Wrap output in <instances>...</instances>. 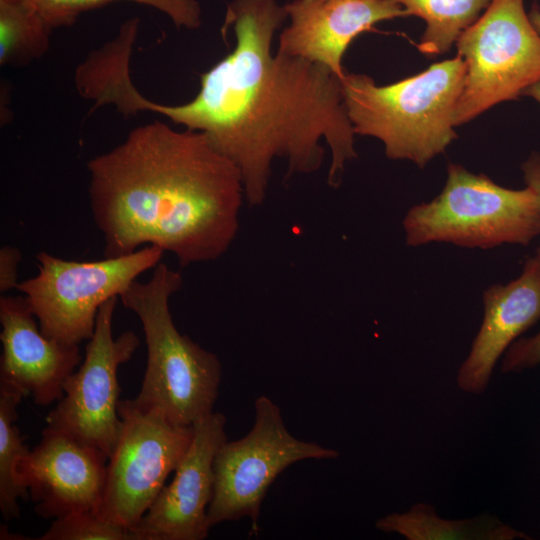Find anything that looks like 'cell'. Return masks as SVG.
<instances>
[{"instance_id": "obj_25", "label": "cell", "mask_w": 540, "mask_h": 540, "mask_svg": "<svg viewBox=\"0 0 540 540\" xmlns=\"http://www.w3.org/2000/svg\"><path fill=\"white\" fill-rule=\"evenodd\" d=\"M528 16L534 28L540 34V6L537 3H533Z\"/></svg>"}, {"instance_id": "obj_3", "label": "cell", "mask_w": 540, "mask_h": 540, "mask_svg": "<svg viewBox=\"0 0 540 540\" xmlns=\"http://www.w3.org/2000/svg\"><path fill=\"white\" fill-rule=\"evenodd\" d=\"M465 73L459 54L388 85L345 72L343 102L355 134L380 140L389 159L425 167L457 138L453 115Z\"/></svg>"}, {"instance_id": "obj_19", "label": "cell", "mask_w": 540, "mask_h": 540, "mask_svg": "<svg viewBox=\"0 0 540 540\" xmlns=\"http://www.w3.org/2000/svg\"><path fill=\"white\" fill-rule=\"evenodd\" d=\"M51 29L20 0H0V64L22 67L44 56Z\"/></svg>"}, {"instance_id": "obj_14", "label": "cell", "mask_w": 540, "mask_h": 540, "mask_svg": "<svg viewBox=\"0 0 540 540\" xmlns=\"http://www.w3.org/2000/svg\"><path fill=\"white\" fill-rule=\"evenodd\" d=\"M284 8L290 23L280 33L278 52L319 64L339 78L345 51L359 34L407 16L392 0H293Z\"/></svg>"}, {"instance_id": "obj_7", "label": "cell", "mask_w": 540, "mask_h": 540, "mask_svg": "<svg viewBox=\"0 0 540 540\" xmlns=\"http://www.w3.org/2000/svg\"><path fill=\"white\" fill-rule=\"evenodd\" d=\"M456 47L466 73L454 110L455 127L523 96L540 80V34L524 0H491L459 36Z\"/></svg>"}, {"instance_id": "obj_16", "label": "cell", "mask_w": 540, "mask_h": 540, "mask_svg": "<svg viewBox=\"0 0 540 540\" xmlns=\"http://www.w3.org/2000/svg\"><path fill=\"white\" fill-rule=\"evenodd\" d=\"M376 528L398 533L408 540H513L529 537L489 516L466 520H446L438 517L431 506L414 505L404 513H391L376 522Z\"/></svg>"}, {"instance_id": "obj_23", "label": "cell", "mask_w": 540, "mask_h": 540, "mask_svg": "<svg viewBox=\"0 0 540 540\" xmlns=\"http://www.w3.org/2000/svg\"><path fill=\"white\" fill-rule=\"evenodd\" d=\"M22 254L17 247L5 245L0 249V292L17 289L18 265Z\"/></svg>"}, {"instance_id": "obj_11", "label": "cell", "mask_w": 540, "mask_h": 540, "mask_svg": "<svg viewBox=\"0 0 540 540\" xmlns=\"http://www.w3.org/2000/svg\"><path fill=\"white\" fill-rule=\"evenodd\" d=\"M226 417L213 412L193 425V437L172 480L133 529L137 540H203L210 527L214 459L227 440Z\"/></svg>"}, {"instance_id": "obj_5", "label": "cell", "mask_w": 540, "mask_h": 540, "mask_svg": "<svg viewBox=\"0 0 540 540\" xmlns=\"http://www.w3.org/2000/svg\"><path fill=\"white\" fill-rule=\"evenodd\" d=\"M406 243L447 242L489 249L502 244L527 246L540 235V203L532 189H509L483 174L449 163L441 193L409 209Z\"/></svg>"}, {"instance_id": "obj_17", "label": "cell", "mask_w": 540, "mask_h": 540, "mask_svg": "<svg viewBox=\"0 0 540 540\" xmlns=\"http://www.w3.org/2000/svg\"><path fill=\"white\" fill-rule=\"evenodd\" d=\"M426 22L417 44L426 56L444 54L488 7L491 0H392Z\"/></svg>"}, {"instance_id": "obj_6", "label": "cell", "mask_w": 540, "mask_h": 540, "mask_svg": "<svg viewBox=\"0 0 540 540\" xmlns=\"http://www.w3.org/2000/svg\"><path fill=\"white\" fill-rule=\"evenodd\" d=\"M164 251L147 245L121 256L98 261H72L45 251L36 255L38 274L19 282L41 332L65 345H79L94 333L100 307L120 295L145 271L154 268Z\"/></svg>"}, {"instance_id": "obj_8", "label": "cell", "mask_w": 540, "mask_h": 540, "mask_svg": "<svg viewBox=\"0 0 540 540\" xmlns=\"http://www.w3.org/2000/svg\"><path fill=\"white\" fill-rule=\"evenodd\" d=\"M254 410L249 432L238 440H226L215 455L213 496L208 507L210 529L247 517L256 531L266 493L286 468L302 460L339 456L335 449L293 436L279 406L268 396L257 397Z\"/></svg>"}, {"instance_id": "obj_9", "label": "cell", "mask_w": 540, "mask_h": 540, "mask_svg": "<svg viewBox=\"0 0 540 540\" xmlns=\"http://www.w3.org/2000/svg\"><path fill=\"white\" fill-rule=\"evenodd\" d=\"M120 435L108 458L97 513L133 530L175 471L193 437V426L176 425L134 399L120 400Z\"/></svg>"}, {"instance_id": "obj_22", "label": "cell", "mask_w": 540, "mask_h": 540, "mask_svg": "<svg viewBox=\"0 0 540 540\" xmlns=\"http://www.w3.org/2000/svg\"><path fill=\"white\" fill-rule=\"evenodd\" d=\"M540 364V331L531 337L515 340L506 350L502 372H521Z\"/></svg>"}, {"instance_id": "obj_15", "label": "cell", "mask_w": 540, "mask_h": 540, "mask_svg": "<svg viewBox=\"0 0 540 540\" xmlns=\"http://www.w3.org/2000/svg\"><path fill=\"white\" fill-rule=\"evenodd\" d=\"M484 316L457 383L467 393H482L493 368L516 338L540 319V257L528 258L519 277L493 285L483 294Z\"/></svg>"}, {"instance_id": "obj_21", "label": "cell", "mask_w": 540, "mask_h": 540, "mask_svg": "<svg viewBox=\"0 0 540 540\" xmlns=\"http://www.w3.org/2000/svg\"><path fill=\"white\" fill-rule=\"evenodd\" d=\"M39 540H137L133 530L82 510L53 519Z\"/></svg>"}, {"instance_id": "obj_12", "label": "cell", "mask_w": 540, "mask_h": 540, "mask_svg": "<svg viewBox=\"0 0 540 540\" xmlns=\"http://www.w3.org/2000/svg\"><path fill=\"white\" fill-rule=\"evenodd\" d=\"M108 456L46 427L40 442L22 459L18 476L34 509L45 519L97 511L105 485Z\"/></svg>"}, {"instance_id": "obj_4", "label": "cell", "mask_w": 540, "mask_h": 540, "mask_svg": "<svg viewBox=\"0 0 540 540\" xmlns=\"http://www.w3.org/2000/svg\"><path fill=\"white\" fill-rule=\"evenodd\" d=\"M182 283L179 271L159 262L147 282L134 281L119 298L139 318L147 346L146 369L134 400L173 424L193 426L214 412L222 365L216 354L174 324L169 301Z\"/></svg>"}, {"instance_id": "obj_1", "label": "cell", "mask_w": 540, "mask_h": 540, "mask_svg": "<svg viewBox=\"0 0 540 540\" xmlns=\"http://www.w3.org/2000/svg\"><path fill=\"white\" fill-rule=\"evenodd\" d=\"M287 19L277 0H233L222 31L235 34L233 50L201 75L189 102L165 105L145 98L130 75L116 78L106 101L125 116L150 111L186 129L205 133L239 168L250 206L266 198L274 159L287 160L288 175L322 166L327 144V182L340 183L357 157L340 78L327 68L281 52L272 53L275 32Z\"/></svg>"}, {"instance_id": "obj_26", "label": "cell", "mask_w": 540, "mask_h": 540, "mask_svg": "<svg viewBox=\"0 0 540 540\" xmlns=\"http://www.w3.org/2000/svg\"><path fill=\"white\" fill-rule=\"evenodd\" d=\"M523 96H529L540 104V80L527 88Z\"/></svg>"}, {"instance_id": "obj_2", "label": "cell", "mask_w": 540, "mask_h": 540, "mask_svg": "<svg viewBox=\"0 0 540 540\" xmlns=\"http://www.w3.org/2000/svg\"><path fill=\"white\" fill-rule=\"evenodd\" d=\"M87 169L105 257L151 245L185 267L217 260L237 236L242 175L203 132L155 120L90 159Z\"/></svg>"}, {"instance_id": "obj_24", "label": "cell", "mask_w": 540, "mask_h": 540, "mask_svg": "<svg viewBox=\"0 0 540 540\" xmlns=\"http://www.w3.org/2000/svg\"><path fill=\"white\" fill-rule=\"evenodd\" d=\"M526 186L534 191L540 203V152H533L521 166ZM536 255L540 257V247Z\"/></svg>"}, {"instance_id": "obj_10", "label": "cell", "mask_w": 540, "mask_h": 540, "mask_svg": "<svg viewBox=\"0 0 540 540\" xmlns=\"http://www.w3.org/2000/svg\"><path fill=\"white\" fill-rule=\"evenodd\" d=\"M117 299L113 297L100 307L84 358L46 418L47 427L100 450L108 458L122 425L118 414V369L132 358L140 344L131 330L114 338L112 321Z\"/></svg>"}, {"instance_id": "obj_20", "label": "cell", "mask_w": 540, "mask_h": 540, "mask_svg": "<svg viewBox=\"0 0 540 540\" xmlns=\"http://www.w3.org/2000/svg\"><path fill=\"white\" fill-rule=\"evenodd\" d=\"M32 7L51 30L73 25L89 10L128 1L152 7L165 15L177 28L197 29L201 25V7L197 0H20Z\"/></svg>"}, {"instance_id": "obj_13", "label": "cell", "mask_w": 540, "mask_h": 540, "mask_svg": "<svg viewBox=\"0 0 540 540\" xmlns=\"http://www.w3.org/2000/svg\"><path fill=\"white\" fill-rule=\"evenodd\" d=\"M0 384L31 395L39 406L61 399L69 377L82 362L79 345L45 336L24 295L0 297Z\"/></svg>"}, {"instance_id": "obj_18", "label": "cell", "mask_w": 540, "mask_h": 540, "mask_svg": "<svg viewBox=\"0 0 540 540\" xmlns=\"http://www.w3.org/2000/svg\"><path fill=\"white\" fill-rule=\"evenodd\" d=\"M24 397L0 384V511L5 520L19 518L18 500L28 495L18 476V466L30 451L16 425L17 408Z\"/></svg>"}]
</instances>
